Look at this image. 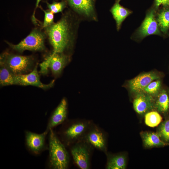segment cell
<instances>
[{"instance_id":"obj_11","label":"cell","mask_w":169,"mask_h":169,"mask_svg":"<svg viewBox=\"0 0 169 169\" xmlns=\"http://www.w3.org/2000/svg\"><path fill=\"white\" fill-rule=\"evenodd\" d=\"M15 85H32L44 90L51 88L54 83V80L47 84H43L41 82L37 70V64L28 73L15 75Z\"/></svg>"},{"instance_id":"obj_29","label":"cell","mask_w":169,"mask_h":169,"mask_svg":"<svg viewBox=\"0 0 169 169\" xmlns=\"http://www.w3.org/2000/svg\"><path fill=\"white\" fill-rule=\"evenodd\" d=\"M169 95V88L167 89Z\"/></svg>"},{"instance_id":"obj_15","label":"cell","mask_w":169,"mask_h":169,"mask_svg":"<svg viewBox=\"0 0 169 169\" xmlns=\"http://www.w3.org/2000/svg\"><path fill=\"white\" fill-rule=\"evenodd\" d=\"M133 106L137 113L145 115L155 109L154 98L143 92L137 94L133 100Z\"/></svg>"},{"instance_id":"obj_3","label":"cell","mask_w":169,"mask_h":169,"mask_svg":"<svg viewBox=\"0 0 169 169\" xmlns=\"http://www.w3.org/2000/svg\"><path fill=\"white\" fill-rule=\"evenodd\" d=\"M35 59L32 55L24 56L5 51L0 55V64L14 75L28 73L33 69Z\"/></svg>"},{"instance_id":"obj_12","label":"cell","mask_w":169,"mask_h":169,"mask_svg":"<svg viewBox=\"0 0 169 169\" xmlns=\"http://www.w3.org/2000/svg\"><path fill=\"white\" fill-rule=\"evenodd\" d=\"M48 132L44 131L41 134H38L29 131L25 132L26 145L32 153L38 155L47 148L45 139Z\"/></svg>"},{"instance_id":"obj_28","label":"cell","mask_w":169,"mask_h":169,"mask_svg":"<svg viewBox=\"0 0 169 169\" xmlns=\"http://www.w3.org/2000/svg\"><path fill=\"white\" fill-rule=\"evenodd\" d=\"M36 0V5H35V8L34 10V11L32 15V20L33 21V22L34 23L36 24V25H37V20L35 17V10L37 8V7H38L39 3L40 2V1H41L42 0Z\"/></svg>"},{"instance_id":"obj_20","label":"cell","mask_w":169,"mask_h":169,"mask_svg":"<svg viewBox=\"0 0 169 169\" xmlns=\"http://www.w3.org/2000/svg\"><path fill=\"white\" fill-rule=\"evenodd\" d=\"M156 19L161 31L166 34L169 29V8L164 7L156 13Z\"/></svg>"},{"instance_id":"obj_21","label":"cell","mask_w":169,"mask_h":169,"mask_svg":"<svg viewBox=\"0 0 169 169\" xmlns=\"http://www.w3.org/2000/svg\"><path fill=\"white\" fill-rule=\"evenodd\" d=\"M15 76L7 68L0 65V83L2 86L15 85Z\"/></svg>"},{"instance_id":"obj_1","label":"cell","mask_w":169,"mask_h":169,"mask_svg":"<svg viewBox=\"0 0 169 169\" xmlns=\"http://www.w3.org/2000/svg\"><path fill=\"white\" fill-rule=\"evenodd\" d=\"M71 17L64 14L56 23L44 28L53 48L52 53H64L72 45L74 33Z\"/></svg>"},{"instance_id":"obj_13","label":"cell","mask_w":169,"mask_h":169,"mask_svg":"<svg viewBox=\"0 0 169 169\" xmlns=\"http://www.w3.org/2000/svg\"><path fill=\"white\" fill-rule=\"evenodd\" d=\"M71 8L79 14L93 20L96 19L94 0H66Z\"/></svg>"},{"instance_id":"obj_7","label":"cell","mask_w":169,"mask_h":169,"mask_svg":"<svg viewBox=\"0 0 169 169\" xmlns=\"http://www.w3.org/2000/svg\"><path fill=\"white\" fill-rule=\"evenodd\" d=\"M93 147L84 140L71 145L70 152L74 161L81 169L90 167V159Z\"/></svg>"},{"instance_id":"obj_14","label":"cell","mask_w":169,"mask_h":169,"mask_svg":"<svg viewBox=\"0 0 169 169\" xmlns=\"http://www.w3.org/2000/svg\"><path fill=\"white\" fill-rule=\"evenodd\" d=\"M67 106L66 99L63 98L50 115L45 131L49 133L50 130L61 124L66 120Z\"/></svg>"},{"instance_id":"obj_24","label":"cell","mask_w":169,"mask_h":169,"mask_svg":"<svg viewBox=\"0 0 169 169\" xmlns=\"http://www.w3.org/2000/svg\"><path fill=\"white\" fill-rule=\"evenodd\" d=\"M156 133L162 141L169 145V117L160 124Z\"/></svg>"},{"instance_id":"obj_10","label":"cell","mask_w":169,"mask_h":169,"mask_svg":"<svg viewBox=\"0 0 169 169\" xmlns=\"http://www.w3.org/2000/svg\"><path fill=\"white\" fill-rule=\"evenodd\" d=\"M95 148L107 153V139L105 134L101 129L92 123L83 139Z\"/></svg>"},{"instance_id":"obj_9","label":"cell","mask_w":169,"mask_h":169,"mask_svg":"<svg viewBox=\"0 0 169 169\" xmlns=\"http://www.w3.org/2000/svg\"><path fill=\"white\" fill-rule=\"evenodd\" d=\"M162 74L154 71L141 73L128 82V87L131 91L136 95L142 93L145 88L152 81L161 79Z\"/></svg>"},{"instance_id":"obj_4","label":"cell","mask_w":169,"mask_h":169,"mask_svg":"<svg viewBox=\"0 0 169 169\" xmlns=\"http://www.w3.org/2000/svg\"><path fill=\"white\" fill-rule=\"evenodd\" d=\"M46 37L44 31L36 28L17 44H13L7 41L6 42L12 49L21 53L25 50L44 52L46 50L45 45Z\"/></svg>"},{"instance_id":"obj_26","label":"cell","mask_w":169,"mask_h":169,"mask_svg":"<svg viewBox=\"0 0 169 169\" xmlns=\"http://www.w3.org/2000/svg\"><path fill=\"white\" fill-rule=\"evenodd\" d=\"M44 13V19L42 24V28H44L53 24L54 22V13L49 10H44L42 9Z\"/></svg>"},{"instance_id":"obj_18","label":"cell","mask_w":169,"mask_h":169,"mask_svg":"<svg viewBox=\"0 0 169 169\" xmlns=\"http://www.w3.org/2000/svg\"><path fill=\"white\" fill-rule=\"evenodd\" d=\"M154 108L159 113L165 115L169 111V95L167 89L163 88L154 98Z\"/></svg>"},{"instance_id":"obj_16","label":"cell","mask_w":169,"mask_h":169,"mask_svg":"<svg viewBox=\"0 0 169 169\" xmlns=\"http://www.w3.org/2000/svg\"><path fill=\"white\" fill-rule=\"evenodd\" d=\"M120 0H116L110 12L115 21L116 28L119 31L125 18L131 14L132 11L124 7L120 3Z\"/></svg>"},{"instance_id":"obj_6","label":"cell","mask_w":169,"mask_h":169,"mask_svg":"<svg viewBox=\"0 0 169 169\" xmlns=\"http://www.w3.org/2000/svg\"><path fill=\"white\" fill-rule=\"evenodd\" d=\"M156 11L153 7L148 10L144 19L133 35L135 39L141 40L151 35H161L156 19Z\"/></svg>"},{"instance_id":"obj_2","label":"cell","mask_w":169,"mask_h":169,"mask_svg":"<svg viewBox=\"0 0 169 169\" xmlns=\"http://www.w3.org/2000/svg\"><path fill=\"white\" fill-rule=\"evenodd\" d=\"M49 133V167L53 169H67L69 156L65 146L53 129Z\"/></svg>"},{"instance_id":"obj_25","label":"cell","mask_w":169,"mask_h":169,"mask_svg":"<svg viewBox=\"0 0 169 169\" xmlns=\"http://www.w3.org/2000/svg\"><path fill=\"white\" fill-rule=\"evenodd\" d=\"M47 4L49 10L54 13L62 12L66 6V3L64 1L59 2H53L51 4L47 2Z\"/></svg>"},{"instance_id":"obj_17","label":"cell","mask_w":169,"mask_h":169,"mask_svg":"<svg viewBox=\"0 0 169 169\" xmlns=\"http://www.w3.org/2000/svg\"><path fill=\"white\" fill-rule=\"evenodd\" d=\"M140 135L145 148L159 147L168 145L161 140L156 132L142 131Z\"/></svg>"},{"instance_id":"obj_19","label":"cell","mask_w":169,"mask_h":169,"mask_svg":"<svg viewBox=\"0 0 169 169\" xmlns=\"http://www.w3.org/2000/svg\"><path fill=\"white\" fill-rule=\"evenodd\" d=\"M107 169H125L126 168L127 159L123 153L110 154L107 152Z\"/></svg>"},{"instance_id":"obj_22","label":"cell","mask_w":169,"mask_h":169,"mask_svg":"<svg viewBox=\"0 0 169 169\" xmlns=\"http://www.w3.org/2000/svg\"><path fill=\"white\" fill-rule=\"evenodd\" d=\"M162 120L161 116L157 111L151 110L145 115V123L150 127H154L158 126Z\"/></svg>"},{"instance_id":"obj_8","label":"cell","mask_w":169,"mask_h":169,"mask_svg":"<svg viewBox=\"0 0 169 169\" xmlns=\"http://www.w3.org/2000/svg\"><path fill=\"white\" fill-rule=\"evenodd\" d=\"M70 60L69 56L64 53H51L40 64V72L46 74L49 69L54 76H58L61 74Z\"/></svg>"},{"instance_id":"obj_23","label":"cell","mask_w":169,"mask_h":169,"mask_svg":"<svg viewBox=\"0 0 169 169\" xmlns=\"http://www.w3.org/2000/svg\"><path fill=\"white\" fill-rule=\"evenodd\" d=\"M162 89V81L161 79H158L150 83L145 88L142 92L155 98Z\"/></svg>"},{"instance_id":"obj_5","label":"cell","mask_w":169,"mask_h":169,"mask_svg":"<svg viewBox=\"0 0 169 169\" xmlns=\"http://www.w3.org/2000/svg\"><path fill=\"white\" fill-rule=\"evenodd\" d=\"M92 123L87 120H78L70 123L61 133L62 142L68 146L83 140Z\"/></svg>"},{"instance_id":"obj_27","label":"cell","mask_w":169,"mask_h":169,"mask_svg":"<svg viewBox=\"0 0 169 169\" xmlns=\"http://www.w3.org/2000/svg\"><path fill=\"white\" fill-rule=\"evenodd\" d=\"M162 5L165 8H169V0H155L153 7L156 10L160 6Z\"/></svg>"}]
</instances>
